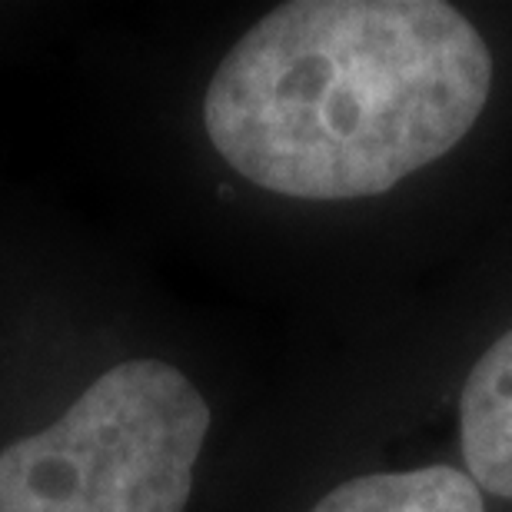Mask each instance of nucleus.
<instances>
[{
  "label": "nucleus",
  "mask_w": 512,
  "mask_h": 512,
  "mask_svg": "<svg viewBox=\"0 0 512 512\" xmlns=\"http://www.w3.org/2000/svg\"><path fill=\"white\" fill-rule=\"evenodd\" d=\"M459 436L473 483L512 499V330L469 373L459 396Z\"/></svg>",
  "instance_id": "nucleus-3"
},
{
  "label": "nucleus",
  "mask_w": 512,
  "mask_h": 512,
  "mask_svg": "<svg viewBox=\"0 0 512 512\" xmlns=\"http://www.w3.org/2000/svg\"><path fill=\"white\" fill-rule=\"evenodd\" d=\"M313 512H486L483 489L453 466L350 479L323 496Z\"/></svg>",
  "instance_id": "nucleus-4"
},
{
  "label": "nucleus",
  "mask_w": 512,
  "mask_h": 512,
  "mask_svg": "<svg viewBox=\"0 0 512 512\" xmlns=\"http://www.w3.org/2000/svg\"><path fill=\"white\" fill-rule=\"evenodd\" d=\"M493 57L439 0H293L220 60L213 150L256 187L360 200L446 157L483 114Z\"/></svg>",
  "instance_id": "nucleus-1"
},
{
  "label": "nucleus",
  "mask_w": 512,
  "mask_h": 512,
  "mask_svg": "<svg viewBox=\"0 0 512 512\" xmlns=\"http://www.w3.org/2000/svg\"><path fill=\"white\" fill-rule=\"evenodd\" d=\"M210 406L177 366L130 360L0 453V512H183Z\"/></svg>",
  "instance_id": "nucleus-2"
}]
</instances>
